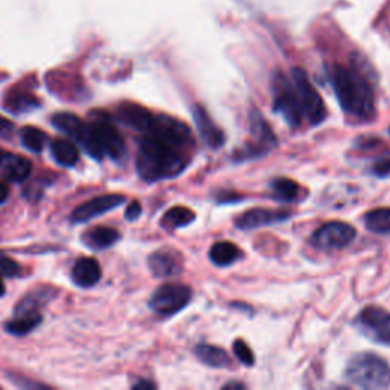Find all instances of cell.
<instances>
[{
	"label": "cell",
	"instance_id": "obj_1",
	"mask_svg": "<svg viewBox=\"0 0 390 390\" xmlns=\"http://www.w3.org/2000/svg\"><path fill=\"white\" fill-rule=\"evenodd\" d=\"M189 148L162 136L145 133L140 140L136 159L139 176L148 183L180 176L189 164Z\"/></svg>",
	"mask_w": 390,
	"mask_h": 390
},
{
	"label": "cell",
	"instance_id": "obj_2",
	"mask_svg": "<svg viewBox=\"0 0 390 390\" xmlns=\"http://www.w3.org/2000/svg\"><path fill=\"white\" fill-rule=\"evenodd\" d=\"M330 80L343 110L357 119H371L375 115V98L371 83L352 68L334 66Z\"/></svg>",
	"mask_w": 390,
	"mask_h": 390
},
{
	"label": "cell",
	"instance_id": "obj_3",
	"mask_svg": "<svg viewBox=\"0 0 390 390\" xmlns=\"http://www.w3.org/2000/svg\"><path fill=\"white\" fill-rule=\"evenodd\" d=\"M344 376L357 387L369 390L386 389L390 386V366L380 355L362 352L349 360Z\"/></svg>",
	"mask_w": 390,
	"mask_h": 390
},
{
	"label": "cell",
	"instance_id": "obj_4",
	"mask_svg": "<svg viewBox=\"0 0 390 390\" xmlns=\"http://www.w3.org/2000/svg\"><path fill=\"white\" fill-rule=\"evenodd\" d=\"M291 83L295 88L297 102L300 107L302 116L311 125H319L327 117V110L322 101V96L316 90V88L308 80L305 70L295 68L291 70Z\"/></svg>",
	"mask_w": 390,
	"mask_h": 390
},
{
	"label": "cell",
	"instance_id": "obj_5",
	"mask_svg": "<svg viewBox=\"0 0 390 390\" xmlns=\"http://www.w3.org/2000/svg\"><path fill=\"white\" fill-rule=\"evenodd\" d=\"M251 133L252 139L251 142L244 145L241 151L236 153V160H248V159H258L264 157L270 151L275 149L278 145V139L272 128L267 124L264 116L253 110L251 113Z\"/></svg>",
	"mask_w": 390,
	"mask_h": 390
},
{
	"label": "cell",
	"instance_id": "obj_6",
	"mask_svg": "<svg viewBox=\"0 0 390 390\" xmlns=\"http://www.w3.org/2000/svg\"><path fill=\"white\" fill-rule=\"evenodd\" d=\"M273 110L283 116L291 127H300L303 116L290 78L278 72L273 77Z\"/></svg>",
	"mask_w": 390,
	"mask_h": 390
},
{
	"label": "cell",
	"instance_id": "obj_7",
	"mask_svg": "<svg viewBox=\"0 0 390 390\" xmlns=\"http://www.w3.org/2000/svg\"><path fill=\"white\" fill-rule=\"evenodd\" d=\"M52 124L56 125L60 132L66 133L68 136L77 140V142L88 151V154L93 159L101 160L104 157L101 147L98 145L95 140L90 125L84 124L78 116H75L72 113H57L52 117Z\"/></svg>",
	"mask_w": 390,
	"mask_h": 390
},
{
	"label": "cell",
	"instance_id": "obj_8",
	"mask_svg": "<svg viewBox=\"0 0 390 390\" xmlns=\"http://www.w3.org/2000/svg\"><path fill=\"white\" fill-rule=\"evenodd\" d=\"M192 299V290L180 284H165L151 296L149 307L159 316H172L185 308Z\"/></svg>",
	"mask_w": 390,
	"mask_h": 390
},
{
	"label": "cell",
	"instance_id": "obj_9",
	"mask_svg": "<svg viewBox=\"0 0 390 390\" xmlns=\"http://www.w3.org/2000/svg\"><path fill=\"white\" fill-rule=\"evenodd\" d=\"M98 145L101 147L104 156H110L115 160H121L125 156V142L119 135L115 124L104 115H96L89 124Z\"/></svg>",
	"mask_w": 390,
	"mask_h": 390
},
{
	"label": "cell",
	"instance_id": "obj_10",
	"mask_svg": "<svg viewBox=\"0 0 390 390\" xmlns=\"http://www.w3.org/2000/svg\"><path fill=\"white\" fill-rule=\"evenodd\" d=\"M357 327L376 343L390 344V312L380 307H366L357 316Z\"/></svg>",
	"mask_w": 390,
	"mask_h": 390
},
{
	"label": "cell",
	"instance_id": "obj_11",
	"mask_svg": "<svg viewBox=\"0 0 390 390\" xmlns=\"http://www.w3.org/2000/svg\"><path fill=\"white\" fill-rule=\"evenodd\" d=\"M357 231L348 223L331 221L323 224L314 232L311 243L314 247L323 248V251H340L348 247L355 240Z\"/></svg>",
	"mask_w": 390,
	"mask_h": 390
},
{
	"label": "cell",
	"instance_id": "obj_12",
	"mask_svg": "<svg viewBox=\"0 0 390 390\" xmlns=\"http://www.w3.org/2000/svg\"><path fill=\"white\" fill-rule=\"evenodd\" d=\"M125 203L124 195L119 194H108V195H101V197L92 199L89 201L83 203L80 208H77L72 214V221L73 223H85L98 215H102L108 211H113L117 206H121Z\"/></svg>",
	"mask_w": 390,
	"mask_h": 390
},
{
	"label": "cell",
	"instance_id": "obj_13",
	"mask_svg": "<svg viewBox=\"0 0 390 390\" xmlns=\"http://www.w3.org/2000/svg\"><path fill=\"white\" fill-rule=\"evenodd\" d=\"M290 216H291V214L287 211H273V209L258 208V209L247 211L243 215L238 216L235 224L238 229H241V231H253V229H258V227L287 221Z\"/></svg>",
	"mask_w": 390,
	"mask_h": 390
},
{
	"label": "cell",
	"instance_id": "obj_14",
	"mask_svg": "<svg viewBox=\"0 0 390 390\" xmlns=\"http://www.w3.org/2000/svg\"><path fill=\"white\" fill-rule=\"evenodd\" d=\"M192 116H194L195 127H197L199 135L203 139V142L212 149L221 148L226 140V136L223 133V130L212 121V117L209 116L208 112H206V108L203 105H194Z\"/></svg>",
	"mask_w": 390,
	"mask_h": 390
},
{
	"label": "cell",
	"instance_id": "obj_15",
	"mask_svg": "<svg viewBox=\"0 0 390 390\" xmlns=\"http://www.w3.org/2000/svg\"><path fill=\"white\" fill-rule=\"evenodd\" d=\"M32 164L21 156L0 151V174L8 181H23L29 177Z\"/></svg>",
	"mask_w": 390,
	"mask_h": 390
},
{
	"label": "cell",
	"instance_id": "obj_16",
	"mask_svg": "<svg viewBox=\"0 0 390 390\" xmlns=\"http://www.w3.org/2000/svg\"><path fill=\"white\" fill-rule=\"evenodd\" d=\"M116 117L124 125L136 130V132L145 133L148 130L149 122H151V117H153V113H149L147 108L142 105H137L133 102H125V104L117 107Z\"/></svg>",
	"mask_w": 390,
	"mask_h": 390
},
{
	"label": "cell",
	"instance_id": "obj_17",
	"mask_svg": "<svg viewBox=\"0 0 390 390\" xmlns=\"http://www.w3.org/2000/svg\"><path fill=\"white\" fill-rule=\"evenodd\" d=\"M148 265L157 278H172L181 273L180 255L171 251L154 252L148 259Z\"/></svg>",
	"mask_w": 390,
	"mask_h": 390
},
{
	"label": "cell",
	"instance_id": "obj_18",
	"mask_svg": "<svg viewBox=\"0 0 390 390\" xmlns=\"http://www.w3.org/2000/svg\"><path fill=\"white\" fill-rule=\"evenodd\" d=\"M72 279L78 287L90 288L100 283L101 267L93 258H81L73 265Z\"/></svg>",
	"mask_w": 390,
	"mask_h": 390
},
{
	"label": "cell",
	"instance_id": "obj_19",
	"mask_svg": "<svg viewBox=\"0 0 390 390\" xmlns=\"http://www.w3.org/2000/svg\"><path fill=\"white\" fill-rule=\"evenodd\" d=\"M119 235L117 231L110 229V227H95V229H90L88 233L83 236V241L85 246L93 248V251H104V248L113 246L116 241H119Z\"/></svg>",
	"mask_w": 390,
	"mask_h": 390
},
{
	"label": "cell",
	"instance_id": "obj_20",
	"mask_svg": "<svg viewBox=\"0 0 390 390\" xmlns=\"http://www.w3.org/2000/svg\"><path fill=\"white\" fill-rule=\"evenodd\" d=\"M195 355H197L199 360H201L204 364H208L209 367H215V369H223V367L231 366L229 354L218 348V346L201 343L195 348Z\"/></svg>",
	"mask_w": 390,
	"mask_h": 390
},
{
	"label": "cell",
	"instance_id": "obj_21",
	"mask_svg": "<svg viewBox=\"0 0 390 390\" xmlns=\"http://www.w3.org/2000/svg\"><path fill=\"white\" fill-rule=\"evenodd\" d=\"M209 258L215 265L229 267L241 258V251L229 241H220L211 247Z\"/></svg>",
	"mask_w": 390,
	"mask_h": 390
},
{
	"label": "cell",
	"instance_id": "obj_22",
	"mask_svg": "<svg viewBox=\"0 0 390 390\" xmlns=\"http://www.w3.org/2000/svg\"><path fill=\"white\" fill-rule=\"evenodd\" d=\"M52 156L63 167H73L78 164L80 151L73 142L68 139H56L51 145Z\"/></svg>",
	"mask_w": 390,
	"mask_h": 390
},
{
	"label": "cell",
	"instance_id": "obj_23",
	"mask_svg": "<svg viewBox=\"0 0 390 390\" xmlns=\"http://www.w3.org/2000/svg\"><path fill=\"white\" fill-rule=\"evenodd\" d=\"M41 322V314L38 311H25L17 312L16 319L6 323V331L14 335L29 334Z\"/></svg>",
	"mask_w": 390,
	"mask_h": 390
},
{
	"label": "cell",
	"instance_id": "obj_24",
	"mask_svg": "<svg viewBox=\"0 0 390 390\" xmlns=\"http://www.w3.org/2000/svg\"><path fill=\"white\" fill-rule=\"evenodd\" d=\"M270 189H272V197L278 201L291 203L299 199L300 186L295 180L279 177L270 183Z\"/></svg>",
	"mask_w": 390,
	"mask_h": 390
},
{
	"label": "cell",
	"instance_id": "obj_25",
	"mask_svg": "<svg viewBox=\"0 0 390 390\" xmlns=\"http://www.w3.org/2000/svg\"><path fill=\"white\" fill-rule=\"evenodd\" d=\"M195 220V214L185 206H174L171 208L162 218V226L167 227L169 231L179 229V227H185Z\"/></svg>",
	"mask_w": 390,
	"mask_h": 390
},
{
	"label": "cell",
	"instance_id": "obj_26",
	"mask_svg": "<svg viewBox=\"0 0 390 390\" xmlns=\"http://www.w3.org/2000/svg\"><path fill=\"white\" fill-rule=\"evenodd\" d=\"M366 229L374 233H390V208H378L364 215Z\"/></svg>",
	"mask_w": 390,
	"mask_h": 390
},
{
	"label": "cell",
	"instance_id": "obj_27",
	"mask_svg": "<svg viewBox=\"0 0 390 390\" xmlns=\"http://www.w3.org/2000/svg\"><path fill=\"white\" fill-rule=\"evenodd\" d=\"M21 144H23L32 153H40L46 145V135L36 127H25L20 132Z\"/></svg>",
	"mask_w": 390,
	"mask_h": 390
},
{
	"label": "cell",
	"instance_id": "obj_28",
	"mask_svg": "<svg viewBox=\"0 0 390 390\" xmlns=\"http://www.w3.org/2000/svg\"><path fill=\"white\" fill-rule=\"evenodd\" d=\"M8 107L11 108V112L21 113V112H28L31 108H36L38 105V101L36 96H32L31 93H14L11 98H8Z\"/></svg>",
	"mask_w": 390,
	"mask_h": 390
},
{
	"label": "cell",
	"instance_id": "obj_29",
	"mask_svg": "<svg viewBox=\"0 0 390 390\" xmlns=\"http://www.w3.org/2000/svg\"><path fill=\"white\" fill-rule=\"evenodd\" d=\"M233 352L236 355V359L240 360L246 366H252L255 363V355L253 351L248 348V346L244 343V340H235L233 343Z\"/></svg>",
	"mask_w": 390,
	"mask_h": 390
},
{
	"label": "cell",
	"instance_id": "obj_30",
	"mask_svg": "<svg viewBox=\"0 0 390 390\" xmlns=\"http://www.w3.org/2000/svg\"><path fill=\"white\" fill-rule=\"evenodd\" d=\"M0 273H2V276L14 278L20 273V265L5 255H0Z\"/></svg>",
	"mask_w": 390,
	"mask_h": 390
},
{
	"label": "cell",
	"instance_id": "obj_31",
	"mask_svg": "<svg viewBox=\"0 0 390 390\" xmlns=\"http://www.w3.org/2000/svg\"><path fill=\"white\" fill-rule=\"evenodd\" d=\"M372 172L378 177L389 176L390 174V154L376 159L375 164L372 165Z\"/></svg>",
	"mask_w": 390,
	"mask_h": 390
},
{
	"label": "cell",
	"instance_id": "obj_32",
	"mask_svg": "<svg viewBox=\"0 0 390 390\" xmlns=\"http://www.w3.org/2000/svg\"><path fill=\"white\" fill-rule=\"evenodd\" d=\"M140 214H142V206H140L139 201H133L128 204V208L125 211V218L128 221H135L139 218Z\"/></svg>",
	"mask_w": 390,
	"mask_h": 390
},
{
	"label": "cell",
	"instance_id": "obj_33",
	"mask_svg": "<svg viewBox=\"0 0 390 390\" xmlns=\"http://www.w3.org/2000/svg\"><path fill=\"white\" fill-rule=\"evenodd\" d=\"M13 132H14V125L9 121H6V119L0 117V136L8 137Z\"/></svg>",
	"mask_w": 390,
	"mask_h": 390
},
{
	"label": "cell",
	"instance_id": "obj_34",
	"mask_svg": "<svg viewBox=\"0 0 390 390\" xmlns=\"http://www.w3.org/2000/svg\"><path fill=\"white\" fill-rule=\"evenodd\" d=\"M240 194H231V192H224L223 195H220L218 197V201L220 203H231V201H238L241 200V197H238Z\"/></svg>",
	"mask_w": 390,
	"mask_h": 390
},
{
	"label": "cell",
	"instance_id": "obj_35",
	"mask_svg": "<svg viewBox=\"0 0 390 390\" xmlns=\"http://www.w3.org/2000/svg\"><path fill=\"white\" fill-rule=\"evenodd\" d=\"M8 199V188L5 183L0 181V203H4Z\"/></svg>",
	"mask_w": 390,
	"mask_h": 390
},
{
	"label": "cell",
	"instance_id": "obj_36",
	"mask_svg": "<svg viewBox=\"0 0 390 390\" xmlns=\"http://www.w3.org/2000/svg\"><path fill=\"white\" fill-rule=\"evenodd\" d=\"M135 389H154L156 387V384L154 383H149V381H139V383H136L135 386H133Z\"/></svg>",
	"mask_w": 390,
	"mask_h": 390
},
{
	"label": "cell",
	"instance_id": "obj_37",
	"mask_svg": "<svg viewBox=\"0 0 390 390\" xmlns=\"http://www.w3.org/2000/svg\"><path fill=\"white\" fill-rule=\"evenodd\" d=\"M223 389H226V390H229V389H246V386L241 384V383H238V381H233V383H227L226 386H223Z\"/></svg>",
	"mask_w": 390,
	"mask_h": 390
},
{
	"label": "cell",
	"instance_id": "obj_38",
	"mask_svg": "<svg viewBox=\"0 0 390 390\" xmlns=\"http://www.w3.org/2000/svg\"><path fill=\"white\" fill-rule=\"evenodd\" d=\"M5 295V284H4V279H2V273H0V296Z\"/></svg>",
	"mask_w": 390,
	"mask_h": 390
}]
</instances>
